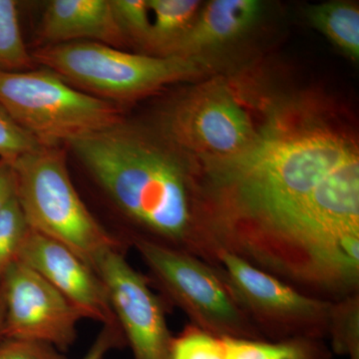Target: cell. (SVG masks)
<instances>
[{
	"mask_svg": "<svg viewBox=\"0 0 359 359\" xmlns=\"http://www.w3.org/2000/svg\"><path fill=\"white\" fill-rule=\"evenodd\" d=\"M354 151L330 130H273L236 157L205 163V204L221 249L299 287L311 201Z\"/></svg>",
	"mask_w": 359,
	"mask_h": 359,
	"instance_id": "6da1fadb",
	"label": "cell"
},
{
	"mask_svg": "<svg viewBox=\"0 0 359 359\" xmlns=\"http://www.w3.org/2000/svg\"><path fill=\"white\" fill-rule=\"evenodd\" d=\"M68 146L131 226L128 245L147 241L217 264L202 184L164 135L156 138L124 120Z\"/></svg>",
	"mask_w": 359,
	"mask_h": 359,
	"instance_id": "7a4b0ae2",
	"label": "cell"
},
{
	"mask_svg": "<svg viewBox=\"0 0 359 359\" xmlns=\"http://www.w3.org/2000/svg\"><path fill=\"white\" fill-rule=\"evenodd\" d=\"M16 198L32 230L69 248L95 271L100 257L126 243L102 226L84 204L61 146L41 147L13 162Z\"/></svg>",
	"mask_w": 359,
	"mask_h": 359,
	"instance_id": "3957f363",
	"label": "cell"
},
{
	"mask_svg": "<svg viewBox=\"0 0 359 359\" xmlns=\"http://www.w3.org/2000/svg\"><path fill=\"white\" fill-rule=\"evenodd\" d=\"M71 86L107 102L132 101L202 72L199 58L130 53L98 42L46 45L32 54Z\"/></svg>",
	"mask_w": 359,
	"mask_h": 359,
	"instance_id": "277c9868",
	"label": "cell"
},
{
	"mask_svg": "<svg viewBox=\"0 0 359 359\" xmlns=\"http://www.w3.org/2000/svg\"><path fill=\"white\" fill-rule=\"evenodd\" d=\"M0 106L45 146H61L121 121L113 103L68 84L48 68L0 71Z\"/></svg>",
	"mask_w": 359,
	"mask_h": 359,
	"instance_id": "5b68a950",
	"label": "cell"
},
{
	"mask_svg": "<svg viewBox=\"0 0 359 359\" xmlns=\"http://www.w3.org/2000/svg\"><path fill=\"white\" fill-rule=\"evenodd\" d=\"M130 245L147 266L151 285L192 325L221 337L264 339L212 264L147 241L135 240Z\"/></svg>",
	"mask_w": 359,
	"mask_h": 359,
	"instance_id": "8992f818",
	"label": "cell"
},
{
	"mask_svg": "<svg viewBox=\"0 0 359 359\" xmlns=\"http://www.w3.org/2000/svg\"><path fill=\"white\" fill-rule=\"evenodd\" d=\"M212 266L264 339L328 337L332 301L304 294L224 249Z\"/></svg>",
	"mask_w": 359,
	"mask_h": 359,
	"instance_id": "52a82bcc",
	"label": "cell"
},
{
	"mask_svg": "<svg viewBox=\"0 0 359 359\" xmlns=\"http://www.w3.org/2000/svg\"><path fill=\"white\" fill-rule=\"evenodd\" d=\"M164 135L185 154L205 163L231 159L257 137L247 111L224 82L201 85L168 111Z\"/></svg>",
	"mask_w": 359,
	"mask_h": 359,
	"instance_id": "ba28073f",
	"label": "cell"
},
{
	"mask_svg": "<svg viewBox=\"0 0 359 359\" xmlns=\"http://www.w3.org/2000/svg\"><path fill=\"white\" fill-rule=\"evenodd\" d=\"M4 320L0 339L35 340L65 351L83 316L36 271L15 261L0 278Z\"/></svg>",
	"mask_w": 359,
	"mask_h": 359,
	"instance_id": "9c48e42d",
	"label": "cell"
},
{
	"mask_svg": "<svg viewBox=\"0 0 359 359\" xmlns=\"http://www.w3.org/2000/svg\"><path fill=\"white\" fill-rule=\"evenodd\" d=\"M118 325L134 359H169L173 334L168 327L166 306L151 289L149 278L128 263L124 250H111L95 266Z\"/></svg>",
	"mask_w": 359,
	"mask_h": 359,
	"instance_id": "30bf717a",
	"label": "cell"
},
{
	"mask_svg": "<svg viewBox=\"0 0 359 359\" xmlns=\"http://www.w3.org/2000/svg\"><path fill=\"white\" fill-rule=\"evenodd\" d=\"M18 261L55 287L84 318L118 325L100 276L69 248L30 229Z\"/></svg>",
	"mask_w": 359,
	"mask_h": 359,
	"instance_id": "8fae6325",
	"label": "cell"
},
{
	"mask_svg": "<svg viewBox=\"0 0 359 359\" xmlns=\"http://www.w3.org/2000/svg\"><path fill=\"white\" fill-rule=\"evenodd\" d=\"M39 37L46 45L98 42L120 48L128 42L118 25L111 0H53L42 15Z\"/></svg>",
	"mask_w": 359,
	"mask_h": 359,
	"instance_id": "7c38bea8",
	"label": "cell"
},
{
	"mask_svg": "<svg viewBox=\"0 0 359 359\" xmlns=\"http://www.w3.org/2000/svg\"><path fill=\"white\" fill-rule=\"evenodd\" d=\"M262 13L263 4L257 0L210 1L201 7L175 57L200 59L204 52L236 41L256 25Z\"/></svg>",
	"mask_w": 359,
	"mask_h": 359,
	"instance_id": "4fadbf2b",
	"label": "cell"
},
{
	"mask_svg": "<svg viewBox=\"0 0 359 359\" xmlns=\"http://www.w3.org/2000/svg\"><path fill=\"white\" fill-rule=\"evenodd\" d=\"M203 4L197 0H149L151 28L144 50L158 57H175Z\"/></svg>",
	"mask_w": 359,
	"mask_h": 359,
	"instance_id": "5bb4252c",
	"label": "cell"
},
{
	"mask_svg": "<svg viewBox=\"0 0 359 359\" xmlns=\"http://www.w3.org/2000/svg\"><path fill=\"white\" fill-rule=\"evenodd\" d=\"M226 359H332L325 340L292 337L282 340L223 337Z\"/></svg>",
	"mask_w": 359,
	"mask_h": 359,
	"instance_id": "9a60e30c",
	"label": "cell"
},
{
	"mask_svg": "<svg viewBox=\"0 0 359 359\" xmlns=\"http://www.w3.org/2000/svg\"><path fill=\"white\" fill-rule=\"evenodd\" d=\"M311 25L330 41L358 61L359 59V11L349 2H327L309 7Z\"/></svg>",
	"mask_w": 359,
	"mask_h": 359,
	"instance_id": "2e32d148",
	"label": "cell"
},
{
	"mask_svg": "<svg viewBox=\"0 0 359 359\" xmlns=\"http://www.w3.org/2000/svg\"><path fill=\"white\" fill-rule=\"evenodd\" d=\"M34 60L21 33L18 2L0 0V71L32 69Z\"/></svg>",
	"mask_w": 359,
	"mask_h": 359,
	"instance_id": "e0dca14e",
	"label": "cell"
},
{
	"mask_svg": "<svg viewBox=\"0 0 359 359\" xmlns=\"http://www.w3.org/2000/svg\"><path fill=\"white\" fill-rule=\"evenodd\" d=\"M327 337L332 353L359 359V292L332 302Z\"/></svg>",
	"mask_w": 359,
	"mask_h": 359,
	"instance_id": "ac0fdd59",
	"label": "cell"
},
{
	"mask_svg": "<svg viewBox=\"0 0 359 359\" xmlns=\"http://www.w3.org/2000/svg\"><path fill=\"white\" fill-rule=\"evenodd\" d=\"M169 359H226L224 339L189 323L172 337Z\"/></svg>",
	"mask_w": 359,
	"mask_h": 359,
	"instance_id": "d6986e66",
	"label": "cell"
},
{
	"mask_svg": "<svg viewBox=\"0 0 359 359\" xmlns=\"http://www.w3.org/2000/svg\"><path fill=\"white\" fill-rule=\"evenodd\" d=\"M29 231V224L15 197L0 211V278L18 261Z\"/></svg>",
	"mask_w": 359,
	"mask_h": 359,
	"instance_id": "ffe728a7",
	"label": "cell"
},
{
	"mask_svg": "<svg viewBox=\"0 0 359 359\" xmlns=\"http://www.w3.org/2000/svg\"><path fill=\"white\" fill-rule=\"evenodd\" d=\"M111 4L127 42L145 49L151 28L149 0H111Z\"/></svg>",
	"mask_w": 359,
	"mask_h": 359,
	"instance_id": "44dd1931",
	"label": "cell"
},
{
	"mask_svg": "<svg viewBox=\"0 0 359 359\" xmlns=\"http://www.w3.org/2000/svg\"><path fill=\"white\" fill-rule=\"evenodd\" d=\"M41 146L43 145L32 134L21 128L0 106V159L13 162Z\"/></svg>",
	"mask_w": 359,
	"mask_h": 359,
	"instance_id": "7402d4cb",
	"label": "cell"
},
{
	"mask_svg": "<svg viewBox=\"0 0 359 359\" xmlns=\"http://www.w3.org/2000/svg\"><path fill=\"white\" fill-rule=\"evenodd\" d=\"M0 359H67L51 344L35 340L0 339Z\"/></svg>",
	"mask_w": 359,
	"mask_h": 359,
	"instance_id": "603a6c76",
	"label": "cell"
},
{
	"mask_svg": "<svg viewBox=\"0 0 359 359\" xmlns=\"http://www.w3.org/2000/svg\"><path fill=\"white\" fill-rule=\"evenodd\" d=\"M126 346V340L119 325H103L92 346L82 359H104L114 348Z\"/></svg>",
	"mask_w": 359,
	"mask_h": 359,
	"instance_id": "cb8c5ba5",
	"label": "cell"
},
{
	"mask_svg": "<svg viewBox=\"0 0 359 359\" xmlns=\"http://www.w3.org/2000/svg\"><path fill=\"white\" fill-rule=\"evenodd\" d=\"M15 170L13 162L0 159V211L16 197Z\"/></svg>",
	"mask_w": 359,
	"mask_h": 359,
	"instance_id": "d4e9b609",
	"label": "cell"
},
{
	"mask_svg": "<svg viewBox=\"0 0 359 359\" xmlns=\"http://www.w3.org/2000/svg\"><path fill=\"white\" fill-rule=\"evenodd\" d=\"M4 320V304L2 299L1 292H0V335H1L2 325Z\"/></svg>",
	"mask_w": 359,
	"mask_h": 359,
	"instance_id": "484cf974",
	"label": "cell"
}]
</instances>
